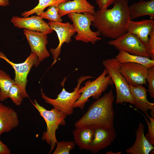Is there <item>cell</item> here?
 Wrapping results in <instances>:
<instances>
[{
  "label": "cell",
  "instance_id": "cell-1",
  "mask_svg": "<svg viewBox=\"0 0 154 154\" xmlns=\"http://www.w3.org/2000/svg\"><path fill=\"white\" fill-rule=\"evenodd\" d=\"M111 9L96 11L92 25L100 35L115 39L127 32L130 20L128 0H116Z\"/></svg>",
  "mask_w": 154,
  "mask_h": 154
},
{
  "label": "cell",
  "instance_id": "cell-2",
  "mask_svg": "<svg viewBox=\"0 0 154 154\" xmlns=\"http://www.w3.org/2000/svg\"><path fill=\"white\" fill-rule=\"evenodd\" d=\"M114 100L112 89L99 98L89 106L87 111L75 123L76 127H113Z\"/></svg>",
  "mask_w": 154,
  "mask_h": 154
},
{
  "label": "cell",
  "instance_id": "cell-3",
  "mask_svg": "<svg viewBox=\"0 0 154 154\" xmlns=\"http://www.w3.org/2000/svg\"><path fill=\"white\" fill-rule=\"evenodd\" d=\"M34 102L33 103L32 101L33 105L38 111L40 115L43 118L46 124V131L43 133L41 139L50 145V153L55 148L58 141L56 136V131L59 125H65V119L67 116L54 108L50 110H47L40 105L36 99L34 100Z\"/></svg>",
  "mask_w": 154,
  "mask_h": 154
},
{
  "label": "cell",
  "instance_id": "cell-4",
  "mask_svg": "<svg viewBox=\"0 0 154 154\" xmlns=\"http://www.w3.org/2000/svg\"><path fill=\"white\" fill-rule=\"evenodd\" d=\"M94 78L90 76H82L77 80V84L74 90L70 92L67 91L64 88V85L66 80L65 78L61 83L63 87L61 92L57 95V98L52 99L47 96L41 89V94L42 98L47 104L52 106L54 108L61 112L67 116L70 115L74 112L73 105L79 98L81 94L79 92V90L82 83L86 80Z\"/></svg>",
  "mask_w": 154,
  "mask_h": 154
},
{
  "label": "cell",
  "instance_id": "cell-5",
  "mask_svg": "<svg viewBox=\"0 0 154 154\" xmlns=\"http://www.w3.org/2000/svg\"><path fill=\"white\" fill-rule=\"evenodd\" d=\"M114 84L111 76L108 74V71L105 68L102 73L95 80L93 81H86L84 86L80 87L78 91L81 95L74 104L73 108H78L82 110L85 103L89 101L90 97L97 99L109 86H112Z\"/></svg>",
  "mask_w": 154,
  "mask_h": 154
},
{
  "label": "cell",
  "instance_id": "cell-6",
  "mask_svg": "<svg viewBox=\"0 0 154 154\" xmlns=\"http://www.w3.org/2000/svg\"><path fill=\"white\" fill-rule=\"evenodd\" d=\"M120 63L115 57L109 58L102 61V64L108 71L114 84L116 93V103H129L134 105V102L129 86L121 73L119 67Z\"/></svg>",
  "mask_w": 154,
  "mask_h": 154
},
{
  "label": "cell",
  "instance_id": "cell-7",
  "mask_svg": "<svg viewBox=\"0 0 154 154\" xmlns=\"http://www.w3.org/2000/svg\"><path fill=\"white\" fill-rule=\"evenodd\" d=\"M68 17L70 19L77 35L74 36L76 41L95 44L101 40L100 34L97 31L94 32L90 28L94 20L93 14L88 12L82 13H72L68 14Z\"/></svg>",
  "mask_w": 154,
  "mask_h": 154
},
{
  "label": "cell",
  "instance_id": "cell-8",
  "mask_svg": "<svg viewBox=\"0 0 154 154\" xmlns=\"http://www.w3.org/2000/svg\"><path fill=\"white\" fill-rule=\"evenodd\" d=\"M108 44L119 51L150 58L146 44L136 35L127 32L116 39L110 40Z\"/></svg>",
  "mask_w": 154,
  "mask_h": 154
},
{
  "label": "cell",
  "instance_id": "cell-9",
  "mask_svg": "<svg viewBox=\"0 0 154 154\" xmlns=\"http://www.w3.org/2000/svg\"><path fill=\"white\" fill-rule=\"evenodd\" d=\"M5 60L14 69L15 72L14 79L15 84L20 87L23 98H29L26 87L27 83V77L32 67L38 66L40 64L38 56L34 52H31L25 61L21 63H14L7 58Z\"/></svg>",
  "mask_w": 154,
  "mask_h": 154
},
{
  "label": "cell",
  "instance_id": "cell-10",
  "mask_svg": "<svg viewBox=\"0 0 154 154\" xmlns=\"http://www.w3.org/2000/svg\"><path fill=\"white\" fill-rule=\"evenodd\" d=\"M120 71L129 85L135 87L143 84L147 85L146 81L148 68L136 63H121Z\"/></svg>",
  "mask_w": 154,
  "mask_h": 154
},
{
  "label": "cell",
  "instance_id": "cell-11",
  "mask_svg": "<svg viewBox=\"0 0 154 154\" xmlns=\"http://www.w3.org/2000/svg\"><path fill=\"white\" fill-rule=\"evenodd\" d=\"M48 23L50 27L56 32L59 40L58 46L56 48L50 49L54 60L52 66L58 60L62 46L64 43L68 44L72 40L71 37L75 35L76 32L73 25L68 22L63 23L49 21Z\"/></svg>",
  "mask_w": 154,
  "mask_h": 154
},
{
  "label": "cell",
  "instance_id": "cell-12",
  "mask_svg": "<svg viewBox=\"0 0 154 154\" xmlns=\"http://www.w3.org/2000/svg\"><path fill=\"white\" fill-rule=\"evenodd\" d=\"M116 134L113 127H94L93 137L89 151L94 153L110 146L114 141Z\"/></svg>",
  "mask_w": 154,
  "mask_h": 154
},
{
  "label": "cell",
  "instance_id": "cell-13",
  "mask_svg": "<svg viewBox=\"0 0 154 154\" xmlns=\"http://www.w3.org/2000/svg\"><path fill=\"white\" fill-rule=\"evenodd\" d=\"M23 33L31 50L37 55L39 61L42 62L50 56L46 48L48 43L47 35L24 29Z\"/></svg>",
  "mask_w": 154,
  "mask_h": 154
},
{
  "label": "cell",
  "instance_id": "cell-14",
  "mask_svg": "<svg viewBox=\"0 0 154 154\" xmlns=\"http://www.w3.org/2000/svg\"><path fill=\"white\" fill-rule=\"evenodd\" d=\"M11 21L15 27L19 28L40 32L47 35L52 33L53 31L48 23L38 15L30 17L13 16Z\"/></svg>",
  "mask_w": 154,
  "mask_h": 154
},
{
  "label": "cell",
  "instance_id": "cell-15",
  "mask_svg": "<svg viewBox=\"0 0 154 154\" xmlns=\"http://www.w3.org/2000/svg\"><path fill=\"white\" fill-rule=\"evenodd\" d=\"M58 8L61 17L72 13L88 12L94 15L96 11L94 6L87 0H69L60 4Z\"/></svg>",
  "mask_w": 154,
  "mask_h": 154
},
{
  "label": "cell",
  "instance_id": "cell-16",
  "mask_svg": "<svg viewBox=\"0 0 154 154\" xmlns=\"http://www.w3.org/2000/svg\"><path fill=\"white\" fill-rule=\"evenodd\" d=\"M154 29L153 19H150L138 21L130 20L127 26V32L135 35L146 44L150 34Z\"/></svg>",
  "mask_w": 154,
  "mask_h": 154
},
{
  "label": "cell",
  "instance_id": "cell-17",
  "mask_svg": "<svg viewBox=\"0 0 154 154\" xmlns=\"http://www.w3.org/2000/svg\"><path fill=\"white\" fill-rule=\"evenodd\" d=\"M19 123L18 115L15 111L0 103V135L10 132Z\"/></svg>",
  "mask_w": 154,
  "mask_h": 154
},
{
  "label": "cell",
  "instance_id": "cell-18",
  "mask_svg": "<svg viewBox=\"0 0 154 154\" xmlns=\"http://www.w3.org/2000/svg\"><path fill=\"white\" fill-rule=\"evenodd\" d=\"M144 125L139 122L135 132L136 139L134 144L126 150L127 154H149L154 149L153 145L146 138L144 133Z\"/></svg>",
  "mask_w": 154,
  "mask_h": 154
},
{
  "label": "cell",
  "instance_id": "cell-19",
  "mask_svg": "<svg viewBox=\"0 0 154 154\" xmlns=\"http://www.w3.org/2000/svg\"><path fill=\"white\" fill-rule=\"evenodd\" d=\"M129 86L130 91L136 109L145 113L149 110H154V104L149 102L147 99V90L143 85L134 87Z\"/></svg>",
  "mask_w": 154,
  "mask_h": 154
},
{
  "label": "cell",
  "instance_id": "cell-20",
  "mask_svg": "<svg viewBox=\"0 0 154 154\" xmlns=\"http://www.w3.org/2000/svg\"><path fill=\"white\" fill-rule=\"evenodd\" d=\"M130 19L131 20L141 17L148 15L150 19L154 18V0H141L129 6Z\"/></svg>",
  "mask_w": 154,
  "mask_h": 154
},
{
  "label": "cell",
  "instance_id": "cell-21",
  "mask_svg": "<svg viewBox=\"0 0 154 154\" xmlns=\"http://www.w3.org/2000/svg\"><path fill=\"white\" fill-rule=\"evenodd\" d=\"M94 132V127H76L73 131L74 142L80 149L89 151Z\"/></svg>",
  "mask_w": 154,
  "mask_h": 154
},
{
  "label": "cell",
  "instance_id": "cell-22",
  "mask_svg": "<svg viewBox=\"0 0 154 154\" xmlns=\"http://www.w3.org/2000/svg\"><path fill=\"white\" fill-rule=\"evenodd\" d=\"M115 58L120 63H136L142 64L148 68L154 66V60L150 58L132 54L123 51H119Z\"/></svg>",
  "mask_w": 154,
  "mask_h": 154
},
{
  "label": "cell",
  "instance_id": "cell-23",
  "mask_svg": "<svg viewBox=\"0 0 154 154\" xmlns=\"http://www.w3.org/2000/svg\"><path fill=\"white\" fill-rule=\"evenodd\" d=\"M15 84L14 80L9 75L0 69V101L3 102L7 99L10 89Z\"/></svg>",
  "mask_w": 154,
  "mask_h": 154
},
{
  "label": "cell",
  "instance_id": "cell-24",
  "mask_svg": "<svg viewBox=\"0 0 154 154\" xmlns=\"http://www.w3.org/2000/svg\"><path fill=\"white\" fill-rule=\"evenodd\" d=\"M69 0H39L38 5L32 9L26 11L22 13L21 16L23 17H28L34 13L37 15L44 12L47 7L52 6H58L61 3Z\"/></svg>",
  "mask_w": 154,
  "mask_h": 154
},
{
  "label": "cell",
  "instance_id": "cell-25",
  "mask_svg": "<svg viewBox=\"0 0 154 154\" xmlns=\"http://www.w3.org/2000/svg\"><path fill=\"white\" fill-rule=\"evenodd\" d=\"M58 6H50L46 11L37 15L43 19H46L50 21L62 22V19L58 13Z\"/></svg>",
  "mask_w": 154,
  "mask_h": 154
},
{
  "label": "cell",
  "instance_id": "cell-26",
  "mask_svg": "<svg viewBox=\"0 0 154 154\" xmlns=\"http://www.w3.org/2000/svg\"><path fill=\"white\" fill-rule=\"evenodd\" d=\"M8 98H10L16 105H21L23 98L21 90L17 84H14L11 87L8 92Z\"/></svg>",
  "mask_w": 154,
  "mask_h": 154
},
{
  "label": "cell",
  "instance_id": "cell-27",
  "mask_svg": "<svg viewBox=\"0 0 154 154\" xmlns=\"http://www.w3.org/2000/svg\"><path fill=\"white\" fill-rule=\"evenodd\" d=\"M56 147L53 154H69L74 147L76 143L72 141L57 142Z\"/></svg>",
  "mask_w": 154,
  "mask_h": 154
},
{
  "label": "cell",
  "instance_id": "cell-28",
  "mask_svg": "<svg viewBox=\"0 0 154 154\" xmlns=\"http://www.w3.org/2000/svg\"><path fill=\"white\" fill-rule=\"evenodd\" d=\"M144 118L147 125L148 131L145 136L150 142L153 145H154V118L150 117L147 112L145 114L149 120L141 112H139Z\"/></svg>",
  "mask_w": 154,
  "mask_h": 154
},
{
  "label": "cell",
  "instance_id": "cell-29",
  "mask_svg": "<svg viewBox=\"0 0 154 154\" xmlns=\"http://www.w3.org/2000/svg\"><path fill=\"white\" fill-rule=\"evenodd\" d=\"M146 81L148 83L147 92L150 97L154 98V66L148 68Z\"/></svg>",
  "mask_w": 154,
  "mask_h": 154
},
{
  "label": "cell",
  "instance_id": "cell-30",
  "mask_svg": "<svg viewBox=\"0 0 154 154\" xmlns=\"http://www.w3.org/2000/svg\"><path fill=\"white\" fill-rule=\"evenodd\" d=\"M146 46L150 55V59L154 60V29L150 34Z\"/></svg>",
  "mask_w": 154,
  "mask_h": 154
},
{
  "label": "cell",
  "instance_id": "cell-31",
  "mask_svg": "<svg viewBox=\"0 0 154 154\" xmlns=\"http://www.w3.org/2000/svg\"><path fill=\"white\" fill-rule=\"evenodd\" d=\"M116 0H95L99 10L104 11L108 9L111 5L113 4Z\"/></svg>",
  "mask_w": 154,
  "mask_h": 154
},
{
  "label": "cell",
  "instance_id": "cell-32",
  "mask_svg": "<svg viewBox=\"0 0 154 154\" xmlns=\"http://www.w3.org/2000/svg\"><path fill=\"white\" fill-rule=\"evenodd\" d=\"M11 153V151L7 146L0 139V154H10Z\"/></svg>",
  "mask_w": 154,
  "mask_h": 154
},
{
  "label": "cell",
  "instance_id": "cell-33",
  "mask_svg": "<svg viewBox=\"0 0 154 154\" xmlns=\"http://www.w3.org/2000/svg\"><path fill=\"white\" fill-rule=\"evenodd\" d=\"M9 4V0H0V6L4 7Z\"/></svg>",
  "mask_w": 154,
  "mask_h": 154
},
{
  "label": "cell",
  "instance_id": "cell-34",
  "mask_svg": "<svg viewBox=\"0 0 154 154\" xmlns=\"http://www.w3.org/2000/svg\"><path fill=\"white\" fill-rule=\"evenodd\" d=\"M6 58H7V57L5 55L0 51V58L4 60Z\"/></svg>",
  "mask_w": 154,
  "mask_h": 154
},
{
  "label": "cell",
  "instance_id": "cell-35",
  "mask_svg": "<svg viewBox=\"0 0 154 154\" xmlns=\"http://www.w3.org/2000/svg\"><path fill=\"white\" fill-rule=\"evenodd\" d=\"M121 153V152H119L117 153H113L111 151L110 152H106V154H120Z\"/></svg>",
  "mask_w": 154,
  "mask_h": 154
}]
</instances>
